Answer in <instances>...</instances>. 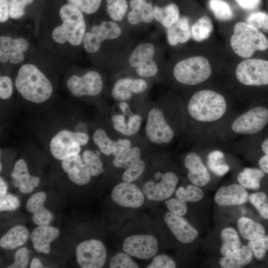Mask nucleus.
Here are the masks:
<instances>
[{
  "label": "nucleus",
  "instance_id": "nucleus-1",
  "mask_svg": "<svg viewBox=\"0 0 268 268\" xmlns=\"http://www.w3.org/2000/svg\"><path fill=\"white\" fill-rule=\"evenodd\" d=\"M15 86L24 99L34 103L46 101L53 92L50 81L36 66L31 64L20 67L15 78Z\"/></svg>",
  "mask_w": 268,
  "mask_h": 268
},
{
  "label": "nucleus",
  "instance_id": "nucleus-2",
  "mask_svg": "<svg viewBox=\"0 0 268 268\" xmlns=\"http://www.w3.org/2000/svg\"><path fill=\"white\" fill-rule=\"evenodd\" d=\"M227 108L224 96L213 90L204 89L195 93L187 106L192 118L202 122H211L221 118Z\"/></svg>",
  "mask_w": 268,
  "mask_h": 268
},
{
  "label": "nucleus",
  "instance_id": "nucleus-3",
  "mask_svg": "<svg viewBox=\"0 0 268 268\" xmlns=\"http://www.w3.org/2000/svg\"><path fill=\"white\" fill-rule=\"evenodd\" d=\"M62 24L52 31L53 40L60 44L67 41L73 46H78L83 41L86 24L82 11L75 6L67 3L59 10Z\"/></svg>",
  "mask_w": 268,
  "mask_h": 268
},
{
  "label": "nucleus",
  "instance_id": "nucleus-4",
  "mask_svg": "<svg viewBox=\"0 0 268 268\" xmlns=\"http://www.w3.org/2000/svg\"><path fill=\"white\" fill-rule=\"evenodd\" d=\"M235 53L241 57H251L257 51L268 48V39L259 29L247 22H239L234 27L230 41Z\"/></svg>",
  "mask_w": 268,
  "mask_h": 268
},
{
  "label": "nucleus",
  "instance_id": "nucleus-5",
  "mask_svg": "<svg viewBox=\"0 0 268 268\" xmlns=\"http://www.w3.org/2000/svg\"><path fill=\"white\" fill-rule=\"evenodd\" d=\"M211 72L210 65L206 58L195 56L178 62L174 67L173 75L182 84L195 85L207 79Z\"/></svg>",
  "mask_w": 268,
  "mask_h": 268
},
{
  "label": "nucleus",
  "instance_id": "nucleus-6",
  "mask_svg": "<svg viewBox=\"0 0 268 268\" xmlns=\"http://www.w3.org/2000/svg\"><path fill=\"white\" fill-rule=\"evenodd\" d=\"M89 139L86 133L63 130L51 139L50 150L54 158L62 161L67 156L79 154L81 147L85 145Z\"/></svg>",
  "mask_w": 268,
  "mask_h": 268
},
{
  "label": "nucleus",
  "instance_id": "nucleus-7",
  "mask_svg": "<svg viewBox=\"0 0 268 268\" xmlns=\"http://www.w3.org/2000/svg\"><path fill=\"white\" fill-rule=\"evenodd\" d=\"M237 80L245 85H268V61L249 59L240 63L235 71Z\"/></svg>",
  "mask_w": 268,
  "mask_h": 268
},
{
  "label": "nucleus",
  "instance_id": "nucleus-8",
  "mask_svg": "<svg viewBox=\"0 0 268 268\" xmlns=\"http://www.w3.org/2000/svg\"><path fill=\"white\" fill-rule=\"evenodd\" d=\"M107 252L100 241L90 239L79 244L76 248V258L82 268H101L106 262Z\"/></svg>",
  "mask_w": 268,
  "mask_h": 268
},
{
  "label": "nucleus",
  "instance_id": "nucleus-9",
  "mask_svg": "<svg viewBox=\"0 0 268 268\" xmlns=\"http://www.w3.org/2000/svg\"><path fill=\"white\" fill-rule=\"evenodd\" d=\"M268 123V109L264 106L254 107L237 118L231 125L235 133L255 134L262 131Z\"/></svg>",
  "mask_w": 268,
  "mask_h": 268
},
{
  "label": "nucleus",
  "instance_id": "nucleus-10",
  "mask_svg": "<svg viewBox=\"0 0 268 268\" xmlns=\"http://www.w3.org/2000/svg\"><path fill=\"white\" fill-rule=\"evenodd\" d=\"M67 86L72 95L81 97L97 95L102 91L103 84L100 74L90 70L81 76H71L67 80Z\"/></svg>",
  "mask_w": 268,
  "mask_h": 268
},
{
  "label": "nucleus",
  "instance_id": "nucleus-11",
  "mask_svg": "<svg viewBox=\"0 0 268 268\" xmlns=\"http://www.w3.org/2000/svg\"><path fill=\"white\" fill-rule=\"evenodd\" d=\"M145 131L149 140L159 144L170 142L174 135L163 112L157 108L151 109L148 113Z\"/></svg>",
  "mask_w": 268,
  "mask_h": 268
},
{
  "label": "nucleus",
  "instance_id": "nucleus-12",
  "mask_svg": "<svg viewBox=\"0 0 268 268\" xmlns=\"http://www.w3.org/2000/svg\"><path fill=\"white\" fill-rule=\"evenodd\" d=\"M121 33V29L116 22L103 21L93 26L90 32L85 33L82 41L83 47L88 53H95L99 49L103 41L116 39Z\"/></svg>",
  "mask_w": 268,
  "mask_h": 268
},
{
  "label": "nucleus",
  "instance_id": "nucleus-13",
  "mask_svg": "<svg viewBox=\"0 0 268 268\" xmlns=\"http://www.w3.org/2000/svg\"><path fill=\"white\" fill-rule=\"evenodd\" d=\"M155 48L151 43H143L137 46L129 58L130 65L136 68L137 74L143 77L154 76L158 71L156 64L153 60Z\"/></svg>",
  "mask_w": 268,
  "mask_h": 268
},
{
  "label": "nucleus",
  "instance_id": "nucleus-14",
  "mask_svg": "<svg viewBox=\"0 0 268 268\" xmlns=\"http://www.w3.org/2000/svg\"><path fill=\"white\" fill-rule=\"evenodd\" d=\"M156 238L150 235H134L127 237L123 245L124 252L131 256L145 260L154 257L158 251Z\"/></svg>",
  "mask_w": 268,
  "mask_h": 268
},
{
  "label": "nucleus",
  "instance_id": "nucleus-15",
  "mask_svg": "<svg viewBox=\"0 0 268 268\" xmlns=\"http://www.w3.org/2000/svg\"><path fill=\"white\" fill-rule=\"evenodd\" d=\"M161 179L159 182L148 181L143 185L141 191L148 200L159 201L170 198L174 193L179 181L178 176L173 172H167L161 175Z\"/></svg>",
  "mask_w": 268,
  "mask_h": 268
},
{
  "label": "nucleus",
  "instance_id": "nucleus-16",
  "mask_svg": "<svg viewBox=\"0 0 268 268\" xmlns=\"http://www.w3.org/2000/svg\"><path fill=\"white\" fill-rule=\"evenodd\" d=\"M111 200L123 207L138 208L142 205L145 198L142 191L135 184L124 182L113 188Z\"/></svg>",
  "mask_w": 268,
  "mask_h": 268
},
{
  "label": "nucleus",
  "instance_id": "nucleus-17",
  "mask_svg": "<svg viewBox=\"0 0 268 268\" xmlns=\"http://www.w3.org/2000/svg\"><path fill=\"white\" fill-rule=\"evenodd\" d=\"M29 47L28 42L23 38L13 39L10 36L0 37V61L12 64L21 63L24 59V52Z\"/></svg>",
  "mask_w": 268,
  "mask_h": 268
},
{
  "label": "nucleus",
  "instance_id": "nucleus-18",
  "mask_svg": "<svg viewBox=\"0 0 268 268\" xmlns=\"http://www.w3.org/2000/svg\"><path fill=\"white\" fill-rule=\"evenodd\" d=\"M164 220L175 237L182 243H191L199 235L198 231L182 216L169 211L165 214Z\"/></svg>",
  "mask_w": 268,
  "mask_h": 268
},
{
  "label": "nucleus",
  "instance_id": "nucleus-19",
  "mask_svg": "<svg viewBox=\"0 0 268 268\" xmlns=\"http://www.w3.org/2000/svg\"><path fill=\"white\" fill-rule=\"evenodd\" d=\"M184 164L188 170V178L193 184L203 187L209 182V172L199 154L189 153L185 157Z\"/></svg>",
  "mask_w": 268,
  "mask_h": 268
},
{
  "label": "nucleus",
  "instance_id": "nucleus-20",
  "mask_svg": "<svg viewBox=\"0 0 268 268\" xmlns=\"http://www.w3.org/2000/svg\"><path fill=\"white\" fill-rule=\"evenodd\" d=\"M248 198L246 188L241 185L231 184L220 187L216 192L214 200L218 205L228 206L243 204Z\"/></svg>",
  "mask_w": 268,
  "mask_h": 268
},
{
  "label": "nucleus",
  "instance_id": "nucleus-21",
  "mask_svg": "<svg viewBox=\"0 0 268 268\" xmlns=\"http://www.w3.org/2000/svg\"><path fill=\"white\" fill-rule=\"evenodd\" d=\"M93 140L100 151L107 155L116 157L131 147V142L127 139L112 140L104 130L97 129L93 134Z\"/></svg>",
  "mask_w": 268,
  "mask_h": 268
},
{
  "label": "nucleus",
  "instance_id": "nucleus-22",
  "mask_svg": "<svg viewBox=\"0 0 268 268\" xmlns=\"http://www.w3.org/2000/svg\"><path fill=\"white\" fill-rule=\"evenodd\" d=\"M147 88V82L144 79L123 78L115 83L111 94L115 100L125 101L130 99L134 94L143 92Z\"/></svg>",
  "mask_w": 268,
  "mask_h": 268
},
{
  "label": "nucleus",
  "instance_id": "nucleus-23",
  "mask_svg": "<svg viewBox=\"0 0 268 268\" xmlns=\"http://www.w3.org/2000/svg\"><path fill=\"white\" fill-rule=\"evenodd\" d=\"M47 196L44 192L32 195L28 200L26 208L32 213L33 222L37 226L49 225L54 219L53 213L44 206Z\"/></svg>",
  "mask_w": 268,
  "mask_h": 268
},
{
  "label": "nucleus",
  "instance_id": "nucleus-24",
  "mask_svg": "<svg viewBox=\"0 0 268 268\" xmlns=\"http://www.w3.org/2000/svg\"><path fill=\"white\" fill-rule=\"evenodd\" d=\"M11 177L15 186L23 194L31 193L40 183L39 177L30 175L27 163L23 159L15 162Z\"/></svg>",
  "mask_w": 268,
  "mask_h": 268
},
{
  "label": "nucleus",
  "instance_id": "nucleus-25",
  "mask_svg": "<svg viewBox=\"0 0 268 268\" xmlns=\"http://www.w3.org/2000/svg\"><path fill=\"white\" fill-rule=\"evenodd\" d=\"M60 230L49 225H40L30 234L34 249L39 253L48 254L51 251V243L59 236Z\"/></svg>",
  "mask_w": 268,
  "mask_h": 268
},
{
  "label": "nucleus",
  "instance_id": "nucleus-26",
  "mask_svg": "<svg viewBox=\"0 0 268 268\" xmlns=\"http://www.w3.org/2000/svg\"><path fill=\"white\" fill-rule=\"evenodd\" d=\"M130 6L132 10L128 13L127 18L131 24L149 23L154 18L153 8L146 0H131Z\"/></svg>",
  "mask_w": 268,
  "mask_h": 268
},
{
  "label": "nucleus",
  "instance_id": "nucleus-27",
  "mask_svg": "<svg viewBox=\"0 0 268 268\" xmlns=\"http://www.w3.org/2000/svg\"><path fill=\"white\" fill-rule=\"evenodd\" d=\"M127 114L114 115L111 119L113 126L115 130L126 135H132L139 131L142 122L140 116L132 113L126 119Z\"/></svg>",
  "mask_w": 268,
  "mask_h": 268
},
{
  "label": "nucleus",
  "instance_id": "nucleus-28",
  "mask_svg": "<svg viewBox=\"0 0 268 268\" xmlns=\"http://www.w3.org/2000/svg\"><path fill=\"white\" fill-rule=\"evenodd\" d=\"M29 237V232L27 228L22 225H16L1 237L0 246L5 250H13L24 245Z\"/></svg>",
  "mask_w": 268,
  "mask_h": 268
},
{
  "label": "nucleus",
  "instance_id": "nucleus-29",
  "mask_svg": "<svg viewBox=\"0 0 268 268\" xmlns=\"http://www.w3.org/2000/svg\"><path fill=\"white\" fill-rule=\"evenodd\" d=\"M253 256L249 246L244 245L234 253L228 256H223L219 263L222 268H240L250 264Z\"/></svg>",
  "mask_w": 268,
  "mask_h": 268
},
{
  "label": "nucleus",
  "instance_id": "nucleus-30",
  "mask_svg": "<svg viewBox=\"0 0 268 268\" xmlns=\"http://www.w3.org/2000/svg\"><path fill=\"white\" fill-rule=\"evenodd\" d=\"M167 35L168 42L172 46L187 42L191 36L188 18L186 16L179 18L176 23L168 28Z\"/></svg>",
  "mask_w": 268,
  "mask_h": 268
},
{
  "label": "nucleus",
  "instance_id": "nucleus-31",
  "mask_svg": "<svg viewBox=\"0 0 268 268\" xmlns=\"http://www.w3.org/2000/svg\"><path fill=\"white\" fill-rule=\"evenodd\" d=\"M237 228L242 237L249 241L266 235V230L263 225L246 217H241L238 220Z\"/></svg>",
  "mask_w": 268,
  "mask_h": 268
},
{
  "label": "nucleus",
  "instance_id": "nucleus-32",
  "mask_svg": "<svg viewBox=\"0 0 268 268\" xmlns=\"http://www.w3.org/2000/svg\"><path fill=\"white\" fill-rule=\"evenodd\" d=\"M222 245L220 252L222 256H228L236 252L241 246L236 230L232 227L223 229L220 233Z\"/></svg>",
  "mask_w": 268,
  "mask_h": 268
},
{
  "label": "nucleus",
  "instance_id": "nucleus-33",
  "mask_svg": "<svg viewBox=\"0 0 268 268\" xmlns=\"http://www.w3.org/2000/svg\"><path fill=\"white\" fill-rule=\"evenodd\" d=\"M265 175V173L261 169L246 167L238 174L237 179L240 185L245 188L258 191Z\"/></svg>",
  "mask_w": 268,
  "mask_h": 268
},
{
  "label": "nucleus",
  "instance_id": "nucleus-34",
  "mask_svg": "<svg viewBox=\"0 0 268 268\" xmlns=\"http://www.w3.org/2000/svg\"><path fill=\"white\" fill-rule=\"evenodd\" d=\"M154 18L164 27L168 28L176 23L179 19V10L174 3L164 7L154 6Z\"/></svg>",
  "mask_w": 268,
  "mask_h": 268
},
{
  "label": "nucleus",
  "instance_id": "nucleus-35",
  "mask_svg": "<svg viewBox=\"0 0 268 268\" xmlns=\"http://www.w3.org/2000/svg\"><path fill=\"white\" fill-rule=\"evenodd\" d=\"M207 165L210 171L218 176L225 175L230 169L224 153L218 150L212 151L208 154Z\"/></svg>",
  "mask_w": 268,
  "mask_h": 268
},
{
  "label": "nucleus",
  "instance_id": "nucleus-36",
  "mask_svg": "<svg viewBox=\"0 0 268 268\" xmlns=\"http://www.w3.org/2000/svg\"><path fill=\"white\" fill-rule=\"evenodd\" d=\"M213 29V25L210 18L206 15L201 17L191 27V32L193 39L201 42L207 39Z\"/></svg>",
  "mask_w": 268,
  "mask_h": 268
},
{
  "label": "nucleus",
  "instance_id": "nucleus-37",
  "mask_svg": "<svg viewBox=\"0 0 268 268\" xmlns=\"http://www.w3.org/2000/svg\"><path fill=\"white\" fill-rule=\"evenodd\" d=\"M141 150L138 147H131L123 153L115 157L113 165L116 168L126 169L140 159Z\"/></svg>",
  "mask_w": 268,
  "mask_h": 268
},
{
  "label": "nucleus",
  "instance_id": "nucleus-38",
  "mask_svg": "<svg viewBox=\"0 0 268 268\" xmlns=\"http://www.w3.org/2000/svg\"><path fill=\"white\" fill-rule=\"evenodd\" d=\"M82 160L91 176L96 177L104 172L103 163L94 151L85 150L82 154Z\"/></svg>",
  "mask_w": 268,
  "mask_h": 268
},
{
  "label": "nucleus",
  "instance_id": "nucleus-39",
  "mask_svg": "<svg viewBox=\"0 0 268 268\" xmlns=\"http://www.w3.org/2000/svg\"><path fill=\"white\" fill-rule=\"evenodd\" d=\"M208 6L215 17L219 20L228 21L234 17L230 5L224 0H209Z\"/></svg>",
  "mask_w": 268,
  "mask_h": 268
},
{
  "label": "nucleus",
  "instance_id": "nucleus-40",
  "mask_svg": "<svg viewBox=\"0 0 268 268\" xmlns=\"http://www.w3.org/2000/svg\"><path fill=\"white\" fill-rule=\"evenodd\" d=\"M177 198L187 202H197L203 197V193L199 187L194 184L188 185L186 188L179 187L175 192Z\"/></svg>",
  "mask_w": 268,
  "mask_h": 268
},
{
  "label": "nucleus",
  "instance_id": "nucleus-41",
  "mask_svg": "<svg viewBox=\"0 0 268 268\" xmlns=\"http://www.w3.org/2000/svg\"><path fill=\"white\" fill-rule=\"evenodd\" d=\"M107 10L110 18L116 21H121L128 10L127 0H106Z\"/></svg>",
  "mask_w": 268,
  "mask_h": 268
},
{
  "label": "nucleus",
  "instance_id": "nucleus-42",
  "mask_svg": "<svg viewBox=\"0 0 268 268\" xmlns=\"http://www.w3.org/2000/svg\"><path fill=\"white\" fill-rule=\"evenodd\" d=\"M248 200L260 215L268 220V197L264 192L258 191L250 194Z\"/></svg>",
  "mask_w": 268,
  "mask_h": 268
},
{
  "label": "nucleus",
  "instance_id": "nucleus-43",
  "mask_svg": "<svg viewBox=\"0 0 268 268\" xmlns=\"http://www.w3.org/2000/svg\"><path fill=\"white\" fill-rule=\"evenodd\" d=\"M69 180L74 184L82 186L87 184L91 179V175L82 161L67 173Z\"/></svg>",
  "mask_w": 268,
  "mask_h": 268
},
{
  "label": "nucleus",
  "instance_id": "nucleus-44",
  "mask_svg": "<svg viewBox=\"0 0 268 268\" xmlns=\"http://www.w3.org/2000/svg\"><path fill=\"white\" fill-rule=\"evenodd\" d=\"M145 167L144 162L140 158L126 169L122 175L123 182L132 183L142 174Z\"/></svg>",
  "mask_w": 268,
  "mask_h": 268
},
{
  "label": "nucleus",
  "instance_id": "nucleus-45",
  "mask_svg": "<svg viewBox=\"0 0 268 268\" xmlns=\"http://www.w3.org/2000/svg\"><path fill=\"white\" fill-rule=\"evenodd\" d=\"M248 245L256 259L263 260L268 251V235H265L260 238L249 241Z\"/></svg>",
  "mask_w": 268,
  "mask_h": 268
},
{
  "label": "nucleus",
  "instance_id": "nucleus-46",
  "mask_svg": "<svg viewBox=\"0 0 268 268\" xmlns=\"http://www.w3.org/2000/svg\"><path fill=\"white\" fill-rule=\"evenodd\" d=\"M110 268H137L138 264L126 253H119L114 256L109 264Z\"/></svg>",
  "mask_w": 268,
  "mask_h": 268
},
{
  "label": "nucleus",
  "instance_id": "nucleus-47",
  "mask_svg": "<svg viewBox=\"0 0 268 268\" xmlns=\"http://www.w3.org/2000/svg\"><path fill=\"white\" fill-rule=\"evenodd\" d=\"M68 3L75 6L86 14L95 12L99 8L102 0H67Z\"/></svg>",
  "mask_w": 268,
  "mask_h": 268
},
{
  "label": "nucleus",
  "instance_id": "nucleus-48",
  "mask_svg": "<svg viewBox=\"0 0 268 268\" xmlns=\"http://www.w3.org/2000/svg\"><path fill=\"white\" fill-rule=\"evenodd\" d=\"M34 0H9V15L14 19L21 18L25 14L26 5L32 3Z\"/></svg>",
  "mask_w": 268,
  "mask_h": 268
},
{
  "label": "nucleus",
  "instance_id": "nucleus-49",
  "mask_svg": "<svg viewBox=\"0 0 268 268\" xmlns=\"http://www.w3.org/2000/svg\"><path fill=\"white\" fill-rule=\"evenodd\" d=\"M247 23L258 29L268 30V14L262 11L252 13L248 16Z\"/></svg>",
  "mask_w": 268,
  "mask_h": 268
},
{
  "label": "nucleus",
  "instance_id": "nucleus-50",
  "mask_svg": "<svg viewBox=\"0 0 268 268\" xmlns=\"http://www.w3.org/2000/svg\"><path fill=\"white\" fill-rule=\"evenodd\" d=\"M29 251L26 247L19 249L15 253L14 261L7 268H25L29 261Z\"/></svg>",
  "mask_w": 268,
  "mask_h": 268
},
{
  "label": "nucleus",
  "instance_id": "nucleus-51",
  "mask_svg": "<svg viewBox=\"0 0 268 268\" xmlns=\"http://www.w3.org/2000/svg\"><path fill=\"white\" fill-rule=\"evenodd\" d=\"M169 211L181 216L185 215L187 212V202L180 198L171 199L166 201Z\"/></svg>",
  "mask_w": 268,
  "mask_h": 268
},
{
  "label": "nucleus",
  "instance_id": "nucleus-52",
  "mask_svg": "<svg viewBox=\"0 0 268 268\" xmlns=\"http://www.w3.org/2000/svg\"><path fill=\"white\" fill-rule=\"evenodd\" d=\"M176 264L175 261L165 255H159L155 256L148 265L147 268H175Z\"/></svg>",
  "mask_w": 268,
  "mask_h": 268
},
{
  "label": "nucleus",
  "instance_id": "nucleus-53",
  "mask_svg": "<svg viewBox=\"0 0 268 268\" xmlns=\"http://www.w3.org/2000/svg\"><path fill=\"white\" fill-rule=\"evenodd\" d=\"M20 205L19 199L12 194H6L0 198V211H12L16 209Z\"/></svg>",
  "mask_w": 268,
  "mask_h": 268
},
{
  "label": "nucleus",
  "instance_id": "nucleus-54",
  "mask_svg": "<svg viewBox=\"0 0 268 268\" xmlns=\"http://www.w3.org/2000/svg\"><path fill=\"white\" fill-rule=\"evenodd\" d=\"M13 93V85L11 78L6 75L0 77V97L6 100L9 98Z\"/></svg>",
  "mask_w": 268,
  "mask_h": 268
},
{
  "label": "nucleus",
  "instance_id": "nucleus-55",
  "mask_svg": "<svg viewBox=\"0 0 268 268\" xmlns=\"http://www.w3.org/2000/svg\"><path fill=\"white\" fill-rule=\"evenodd\" d=\"M82 161V156L79 154L67 156L62 160V169L66 173H67Z\"/></svg>",
  "mask_w": 268,
  "mask_h": 268
},
{
  "label": "nucleus",
  "instance_id": "nucleus-56",
  "mask_svg": "<svg viewBox=\"0 0 268 268\" xmlns=\"http://www.w3.org/2000/svg\"><path fill=\"white\" fill-rule=\"evenodd\" d=\"M242 8L252 10L257 8L260 4L261 0H235Z\"/></svg>",
  "mask_w": 268,
  "mask_h": 268
},
{
  "label": "nucleus",
  "instance_id": "nucleus-57",
  "mask_svg": "<svg viewBox=\"0 0 268 268\" xmlns=\"http://www.w3.org/2000/svg\"><path fill=\"white\" fill-rule=\"evenodd\" d=\"M9 15V6L8 0H0V21L6 22Z\"/></svg>",
  "mask_w": 268,
  "mask_h": 268
},
{
  "label": "nucleus",
  "instance_id": "nucleus-58",
  "mask_svg": "<svg viewBox=\"0 0 268 268\" xmlns=\"http://www.w3.org/2000/svg\"><path fill=\"white\" fill-rule=\"evenodd\" d=\"M259 165L265 173L268 174V154H265L259 160Z\"/></svg>",
  "mask_w": 268,
  "mask_h": 268
},
{
  "label": "nucleus",
  "instance_id": "nucleus-59",
  "mask_svg": "<svg viewBox=\"0 0 268 268\" xmlns=\"http://www.w3.org/2000/svg\"><path fill=\"white\" fill-rule=\"evenodd\" d=\"M7 185L3 179L0 178V198L3 197L7 194Z\"/></svg>",
  "mask_w": 268,
  "mask_h": 268
},
{
  "label": "nucleus",
  "instance_id": "nucleus-60",
  "mask_svg": "<svg viewBox=\"0 0 268 268\" xmlns=\"http://www.w3.org/2000/svg\"><path fill=\"white\" fill-rule=\"evenodd\" d=\"M30 268H45L41 261L37 258H33L30 265Z\"/></svg>",
  "mask_w": 268,
  "mask_h": 268
},
{
  "label": "nucleus",
  "instance_id": "nucleus-61",
  "mask_svg": "<svg viewBox=\"0 0 268 268\" xmlns=\"http://www.w3.org/2000/svg\"><path fill=\"white\" fill-rule=\"evenodd\" d=\"M261 148L265 154H268V138L265 140L262 143Z\"/></svg>",
  "mask_w": 268,
  "mask_h": 268
},
{
  "label": "nucleus",
  "instance_id": "nucleus-62",
  "mask_svg": "<svg viewBox=\"0 0 268 268\" xmlns=\"http://www.w3.org/2000/svg\"><path fill=\"white\" fill-rule=\"evenodd\" d=\"M2 165H1V163H0V172H1V171H2Z\"/></svg>",
  "mask_w": 268,
  "mask_h": 268
}]
</instances>
